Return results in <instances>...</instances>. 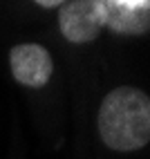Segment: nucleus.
<instances>
[{
    "label": "nucleus",
    "mask_w": 150,
    "mask_h": 159,
    "mask_svg": "<svg viewBox=\"0 0 150 159\" xmlns=\"http://www.w3.org/2000/svg\"><path fill=\"white\" fill-rule=\"evenodd\" d=\"M99 134L110 150L143 148L150 141V97L130 85L108 92L99 108Z\"/></svg>",
    "instance_id": "f257e3e1"
},
{
    "label": "nucleus",
    "mask_w": 150,
    "mask_h": 159,
    "mask_svg": "<svg viewBox=\"0 0 150 159\" xmlns=\"http://www.w3.org/2000/svg\"><path fill=\"white\" fill-rule=\"evenodd\" d=\"M58 27L70 43H92L105 23L94 0H67L58 9Z\"/></svg>",
    "instance_id": "f03ea898"
},
{
    "label": "nucleus",
    "mask_w": 150,
    "mask_h": 159,
    "mask_svg": "<svg viewBox=\"0 0 150 159\" xmlns=\"http://www.w3.org/2000/svg\"><path fill=\"white\" fill-rule=\"evenodd\" d=\"M9 65H11L14 79L25 88H43L47 85L54 72V61H52L49 52L36 45V43H23L16 45L9 52Z\"/></svg>",
    "instance_id": "7ed1b4c3"
},
{
    "label": "nucleus",
    "mask_w": 150,
    "mask_h": 159,
    "mask_svg": "<svg viewBox=\"0 0 150 159\" xmlns=\"http://www.w3.org/2000/svg\"><path fill=\"white\" fill-rule=\"evenodd\" d=\"M105 27L116 34H146L150 29V0H94Z\"/></svg>",
    "instance_id": "20e7f679"
},
{
    "label": "nucleus",
    "mask_w": 150,
    "mask_h": 159,
    "mask_svg": "<svg viewBox=\"0 0 150 159\" xmlns=\"http://www.w3.org/2000/svg\"><path fill=\"white\" fill-rule=\"evenodd\" d=\"M34 2L36 5H40V7H61V5H65L67 2V0H34Z\"/></svg>",
    "instance_id": "39448f33"
}]
</instances>
